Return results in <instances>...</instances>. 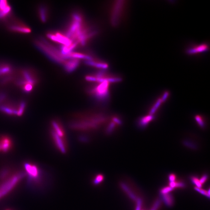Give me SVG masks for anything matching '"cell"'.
Returning a JSON list of instances; mask_svg holds the SVG:
<instances>
[{"mask_svg": "<svg viewBox=\"0 0 210 210\" xmlns=\"http://www.w3.org/2000/svg\"><path fill=\"white\" fill-rule=\"evenodd\" d=\"M169 180L170 182H175L176 180V175L173 174H170L169 176Z\"/></svg>", "mask_w": 210, "mask_h": 210, "instance_id": "obj_27", "label": "cell"}, {"mask_svg": "<svg viewBox=\"0 0 210 210\" xmlns=\"http://www.w3.org/2000/svg\"><path fill=\"white\" fill-rule=\"evenodd\" d=\"M26 177L30 186H38L42 180V172L35 164L30 162L25 163L23 165Z\"/></svg>", "mask_w": 210, "mask_h": 210, "instance_id": "obj_5", "label": "cell"}, {"mask_svg": "<svg viewBox=\"0 0 210 210\" xmlns=\"http://www.w3.org/2000/svg\"><path fill=\"white\" fill-rule=\"evenodd\" d=\"M13 69L11 65L7 64H0V77L12 75Z\"/></svg>", "mask_w": 210, "mask_h": 210, "instance_id": "obj_12", "label": "cell"}, {"mask_svg": "<svg viewBox=\"0 0 210 210\" xmlns=\"http://www.w3.org/2000/svg\"><path fill=\"white\" fill-rule=\"evenodd\" d=\"M25 176L24 172H17L13 173L8 179L1 181L0 200L10 193Z\"/></svg>", "mask_w": 210, "mask_h": 210, "instance_id": "obj_4", "label": "cell"}, {"mask_svg": "<svg viewBox=\"0 0 210 210\" xmlns=\"http://www.w3.org/2000/svg\"><path fill=\"white\" fill-rule=\"evenodd\" d=\"M39 16L42 22H45L47 20V11L44 7H41L39 8Z\"/></svg>", "mask_w": 210, "mask_h": 210, "instance_id": "obj_17", "label": "cell"}, {"mask_svg": "<svg viewBox=\"0 0 210 210\" xmlns=\"http://www.w3.org/2000/svg\"><path fill=\"white\" fill-rule=\"evenodd\" d=\"M195 190H196L197 192L205 196H206V197L209 198L210 195L209 194L207 191H206V190H203V189L202 188H197L196 187H194Z\"/></svg>", "mask_w": 210, "mask_h": 210, "instance_id": "obj_21", "label": "cell"}, {"mask_svg": "<svg viewBox=\"0 0 210 210\" xmlns=\"http://www.w3.org/2000/svg\"><path fill=\"white\" fill-rule=\"evenodd\" d=\"M185 184L182 182H176V188H183L185 187Z\"/></svg>", "mask_w": 210, "mask_h": 210, "instance_id": "obj_26", "label": "cell"}, {"mask_svg": "<svg viewBox=\"0 0 210 210\" xmlns=\"http://www.w3.org/2000/svg\"><path fill=\"white\" fill-rule=\"evenodd\" d=\"M14 173V172H13ZM13 173L8 168H4L0 170V181H2L8 179Z\"/></svg>", "mask_w": 210, "mask_h": 210, "instance_id": "obj_15", "label": "cell"}, {"mask_svg": "<svg viewBox=\"0 0 210 210\" xmlns=\"http://www.w3.org/2000/svg\"><path fill=\"white\" fill-rule=\"evenodd\" d=\"M88 65L98 68L99 69H104L107 68L108 65L107 63H104L98 59H94L91 57V59L85 60Z\"/></svg>", "mask_w": 210, "mask_h": 210, "instance_id": "obj_11", "label": "cell"}, {"mask_svg": "<svg viewBox=\"0 0 210 210\" xmlns=\"http://www.w3.org/2000/svg\"><path fill=\"white\" fill-rule=\"evenodd\" d=\"M109 118L101 112L79 114L73 117L70 120V127L77 131H94L104 125H106Z\"/></svg>", "mask_w": 210, "mask_h": 210, "instance_id": "obj_1", "label": "cell"}, {"mask_svg": "<svg viewBox=\"0 0 210 210\" xmlns=\"http://www.w3.org/2000/svg\"><path fill=\"white\" fill-rule=\"evenodd\" d=\"M126 1H118L114 3L111 14V22L114 26L119 24L124 14L126 6Z\"/></svg>", "mask_w": 210, "mask_h": 210, "instance_id": "obj_6", "label": "cell"}, {"mask_svg": "<svg viewBox=\"0 0 210 210\" xmlns=\"http://www.w3.org/2000/svg\"><path fill=\"white\" fill-rule=\"evenodd\" d=\"M208 178V175H206V174H205V175H202L201 178L199 179L201 183L202 184V185H203V184L204 183L206 182V181H207Z\"/></svg>", "mask_w": 210, "mask_h": 210, "instance_id": "obj_25", "label": "cell"}, {"mask_svg": "<svg viewBox=\"0 0 210 210\" xmlns=\"http://www.w3.org/2000/svg\"><path fill=\"white\" fill-rule=\"evenodd\" d=\"M136 206L135 210H141L142 205H143V200L140 197H138L136 200Z\"/></svg>", "mask_w": 210, "mask_h": 210, "instance_id": "obj_23", "label": "cell"}, {"mask_svg": "<svg viewBox=\"0 0 210 210\" xmlns=\"http://www.w3.org/2000/svg\"><path fill=\"white\" fill-rule=\"evenodd\" d=\"M104 177L102 175H98L96 177V179L94 181L95 184H98L101 182L103 180Z\"/></svg>", "mask_w": 210, "mask_h": 210, "instance_id": "obj_24", "label": "cell"}, {"mask_svg": "<svg viewBox=\"0 0 210 210\" xmlns=\"http://www.w3.org/2000/svg\"><path fill=\"white\" fill-rule=\"evenodd\" d=\"M12 147V142L8 137H2L0 139V150L4 153H7L10 150Z\"/></svg>", "mask_w": 210, "mask_h": 210, "instance_id": "obj_10", "label": "cell"}, {"mask_svg": "<svg viewBox=\"0 0 210 210\" xmlns=\"http://www.w3.org/2000/svg\"><path fill=\"white\" fill-rule=\"evenodd\" d=\"M161 200L158 199L156 200L150 210H158L161 204Z\"/></svg>", "mask_w": 210, "mask_h": 210, "instance_id": "obj_20", "label": "cell"}, {"mask_svg": "<svg viewBox=\"0 0 210 210\" xmlns=\"http://www.w3.org/2000/svg\"><path fill=\"white\" fill-rule=\"evenodd\" d=\"M122 124V121L118 116L114 115L109 118L106 125L105 132L106 134L111 135L116 131L117 128Z\"/></svg>", "mask_w": 210, "mask_h": 210, "instance_id": "obj_7", "label": "cell"}, {"mask_svg": "<svg viewBox=\"0 0 210 210\" xmlns=\"http://www.w3.org/2000/svg\"><path fill=\"white\" fill-rule=\"evenodd\" d=\"M121 186L128 196L133 201H135L138 197L134 192L132 191L131 189L129 187V186L127 184L124 182H122L121 184Z\"/></svg>", "mask_w": 210, "mask_h": 210, "instance_id": "obj_13", "label": "cell"}, {"mask_svg": "<svg viewBox=\"0 0 210 210\" xmlns=\"http://www.w3.org/2000/svg\"><path fill=\"white\" fill-rule=\"evenodd\" d=\"M191 182L196 185L195 187L198 188H202V185L200 182L199 179L196 176H193L191 178Z\"/></svg>", "mask_w": 210, "mask_h": 210, "instance_id": "obj_18", "label": "cell"}, {"mask_svg": "<svg viewBox=\"0 0 210 210\" xmlns=\"http://www.w3.org/2000/svg\"><path fill=\"white\" fill-rule=\"evenodd\" d=\"M9 29L12 31L23 34H28L31 32V30L29 27L19 22H16L10 25Z\"/></svg>", "mask_w": 210, "mask_h": 210, "instance_id": "obj_9", "label": "cell"}, {"mask_svg": "<svg viewBox=\"0 0 210 210\" xmlns=\"http://www.w3.org/2000/svg\"><path fill=\"white\" fill-rule=\"evenodd\" d=\"M25 106V102H21L19 108H18V110H17V115L18 116H21L22 115V114H23V112H24Z\"/></svg>", "mask_w": 210, "mask_h": 210, "instance_id": "obj_19", "label": "cell"}, {"mask_svg": "<svg viewBox=\"0 0 210 210\" xmlns=\"http://www.w3.org/2000/svg\"><path fill=\"white\" fill-rule=\"evenodd\" d=\"M161 200L168 207L172 206L174 203V199L172 195L170 193L165 195H161Z\"/></svg>", "mask_w": 210, "mask_h": 210, "instance_id": "obj_14", "label": "cell"}, {"mask_svg": "<svg viewBox=\"0 0 210 210\" xmlns=\"http://www.w3.org/2000/svg\"><path fill=\"white\" fill-rule=\"evenodd\" d=\"M5 210H12L11 209H6Z\"/></svg>", "mask_w": 210, "mask_h": 210, "instance_id": "obj_28", "label": "cell"}, {"mask_svg": "<svg viewBox=\"0 0 210 210\" xmlns=\"http://www.w3.org/2000/svg\"><path fill=\"white\" fill-rule=\"evenodd\" d=\"M209 49V46L206 43L193 44L186 49V52L188 55H196L207 52Z\"/></svg>", "mask_w": 210, "mask_h": 210, "instance_id": "obj_8", "label": "cell"}, {"mask_svg": "<svg viewBox=\"0 0 210 210\" xmlns=\"http://www.w3.org/2000/svg\"><path fill=\"white\" fill-rule=\"evenodd\" d=\"M173 190V189L171 188L169 186L164 187L160 190V194L161 195L167 194L170 193Z\"/></svg>", "mask_w": 210, "mask_h": 210, "instance_id": "obj_22", "label": "cell"}, {"mask_svg": "<svg viewBox=\"0 0 210 210\" xmlns=\"http://www.w3.org/2000/svg\"></svg>", "mask_w": 210, "mask_h": 210, "instance_id": "obj_29", "label": "cell"}, {"mask_svg": "<svg viewBox=\"0 0 210 210\" xmlns=\"http://www.w3.org/2000/svg\"><path fill=\"white\" fill-rule=\"evenodd\" d=\"M82 16L78 13L73 14L65 35L76 45H84L96 34L84 23Z\"/></svg>", "mask_w": 210, "mask_h": 210, "instance_id": "obj_2", "label": "cell"}, {"mask_svg": "<svg viewBox=\"0 0 210 210\" xmlns=\"http://www.w3.org/2000/svg\"><path fill=\"white\" fill-rule=\"evenodd\" d=\"M88 88V93L98 102H107L110 96V88L111 84L114 83L112 80L106 79H96Z\"/></svg>", "mask_w": 210, "mask_h": 210, "instance_id": "obj_3", "label": "cell"}, {"mask_svg": "<svg viewBox=\"0 0 210 210\" xmlns=\"http://www.w3.org/2000/svg\"><path fill=\"white\" fill-rule=\"evenodd\" d=\"M0 110L2 112H5L8 114L17 115V110L14 109L13 107H10L9 106H1L0 107Z\"/></svg>", "mask_w": 210, "mask_h": 210, "instance_id": "obj_16", "label": "cell"}]
</instances>
